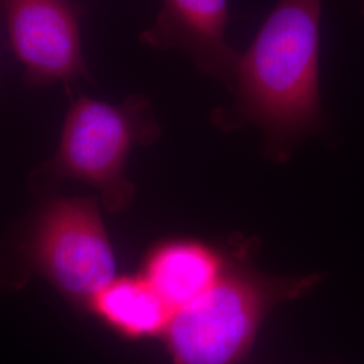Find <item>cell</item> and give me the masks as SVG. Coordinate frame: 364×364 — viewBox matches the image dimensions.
<instances>
[{"instance_id":"cell-9","label":"cell","mask_w":364,"mask_h":364,"mask_svg":"<svg viewBox=\"0 0 364 364\" xmlns=\"http://www.w3.org/2000/svg\"><path fill=\"white\" fill-rule=\"evenodd\" d=\"M362 14H363V16H364V0H363V1H362Z\"/></svg>"},{"instance_id":"cell-7","label":"cell","mask_w":364,"mask_h":364,"mask_svg":"<svg viewBox=\"0 0 364 364\" xmlns=\"http://www.w3.org/2000/svg\"><path fill=\"white\" fill-rule=\"evenodd\" d=\"M227 254L208 243L173 237L154 245L141 274L174 312L205 293L225 267Z\"/></svg>"},{"instance_id":"cell-3","label":"cell","mask_w":364,"mask_h":364,"mask_svg":"<svg viewBox=\"0 0 364 364\" xmlns=\"http://www.w3.org/2000/svg\"><path fill=\"white\" fill-rule=\"evenodd\" d=\"M159 135L144 96H131L117 105L78 96L70 103L58 149L46 168L54 178L95 188L105 208L119 213L135 197V188L126 177L132 149L153 144Z\"/></svg>"},{"instance_id":"cell-6","label":"cell","mask_w":364,"mask_h":364,"mask_svg":"<svg viewBox=\"0 0 364 364\" xmlns=\"http://www.w3.org/2000/svg\"><path fill=\"white\" fill-rule=\"evenodd\" d=\"M228 0H162L161 11L141 42L158 50L188 53L196 68L234 90L240 55L225 38Z\"/></svg>"},{"instance_id":"cell-1","label":"cell","mask_w":364,"mask_h":364,"mask_svg":"<svg viewBox=\"0 0 364 364\" xmlns=\"http://www.w3.org/2000/svg\"><path fill=\"white\" fill-rule=\"evenodd\" d=\"M323 1H277L240 55L234 105L212 115L225 131L257 126L264 156L279 164L324 122L318 78Z\"/></svg>"},{"instance_id":"cell-4","label":"cell","mask_w":364,"mask_h":364,"mask_svg":"<svg viewBox=\"0 0 364 364\" xmlns=\"http://www.w3.org/2000/svg\"><path fill=\"white\" fill-rule=\"evenodd\" d=\"M31 267L80 309L117 278V258L96 197L48 201L28 230Z\"/></svg>"},{"instance_id":"cell-2","label":"cell","mask_w":364,"mask_h":364,"mask_svg":"<svg viewBox=\"0 0 364 364\" xmlns=\"http://www.w3.org/2000/svg\"><path fill=\"white\" fill-rule=\"evenodd\" d=\"M220 278L195 301L174 311L162 336L174 364H239L251 350L269 313L297 299L318 275L272 277L250 258V243L225 252Z\"/></svg>"},{"instance_id":"cell-5","label":"cell","mask_w":364,"mask_h":364,"mask_svg":"<svg viewBox=\"0 0 364 364\" xmlns=\"http://www.w3.org/2000/svg\"><path fill=\"white\" fill-rule=\"evenodd\" d=\"M9 45L31 87L91 78L81 46L84 9L72 0H0Z\"/></svg>"},{"instance_id":"cell-8","label":"cell","mask_w":364,"mask_h":364,"mask_svg":"<svg viewBox=\"0 0 364 364\" xmlns=\"http://www.w3.org/2000/svg\"><path fill=\"white\" fill-rule=\"evenodd\" d=\"M88 312L122 338H162L173 311L142 274L122 275L93 299Z\"/></svg>"},{"instance_id":"cell-10","label":"cell","mask_w":364,"mask_h":364,"mask_svg":"<svg viewBox=\"0 0 364 364\" xmlns=\"http://www.w3.org/2000/svg\"><path fill=\"white\" fill-rule=\"evenodd\" d=\"M1 16H3V14H1V9H0V23H1Z\"/></svg>"}]
</instances>
